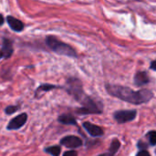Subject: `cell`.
Here are the masks:
<instances>
[{
    "label": "cell",
    "instance_id": "6",
    "mask_svg": "<svg viewBox=\"0 0 156 156\" xmlns=\"http://www.w3.org/2000/svg\"><path fill=\"white\" fill-rule=\"evenodd\" d=\"M83 127L91 136H101L103 134V131L101 127L90 122H84Z\"/></svg>",
    "mask_w": 156,
    "mask_h": 156
},
{
    "label": "cell",
    "instance_id": "2",
    "mask_svg": "<svg viewBox=\"0 0 156 156\" xmlns=\"http://www.w3.org/2000/svg\"><path fill=\"white\" fill-rule=\"evenodd\" d=\"M47 45L55 52L60 54V55H65L69 57H76L77 54L75 50L69 45L58 40L54 37H48L46 39Z\"/></svg>",
    "mask_w": 156,
    "mask_h": 156
},
{
    "label": "cell",
    "instance_id": "5",
    "mask_svg": "<svg viewBox=\"0 0 156 156\" xmlns=\"http://www.w3.org/2000/svg\"><path fill=\"white\" fill-rule=\"evenodd\" d=\"M61 144L68 148H78L81 146L82 141L77 136H66L61 140Z\"/></svg>",
    "mask_w": 156,
    "mask_h": 156
},
{
    "label": "cell",
    "instance_id": "1",
    "mask_svg": "<svg viewBox=\"0 0 156 156\" xmlns=\"http://www.w3.org/2000/svg\"><path fill=\"white\" fill-rule=\"evenodd\" d=\"M108 91L119 99H122L125 101L140 104L143 102H146L151 100L153 94L148 90H143L140 91H133V90L121 86H108Z\"/></svg>",
    "mask_w": 156,
    "mask_h": 156
},
{
    "label": "cell",
    "instance_id": "13",
    "mask_svg": "<svg viewBox=\"0 0 156 156\" xmlns=\"http://www.w3.org/2000/svg\"><path fill=\"white\" fill-rule=\"evenodd\" d=\"M149 141H150V144L152 145H156V132L155 131H153V132H150L149 133Z\"/></svg>",
    "mask_w": 156,
    "mask_h": 156
},
{
    "label": "cell",
    "instance_id": "7",
    "mask_svg": "<svg viewBox=\"0 0 156 156\" xmlns=\"http://www.w3.org/2000/svg\"><path fill=\"white\" fill-rule=\"evenodd\" d=\"M6 20H7V23H8L9 27H10L13 30H15V31H16V32H19V31H22V30H23V28H24V24H23L19 19L15 18L14 16H7Z\"/></svg>",
    "mask_w": 156,
    "mask_h": 156
},
{
    "label": "cell",
    "instance_id": "17",
    "mask_svg": "<svg viewBox=\"0 0 156 156\" xmlns=\"http://www.w3.org/2000/svg\"><path fill=\"white\" fill-rule=\"evenodd\" d=\"M151 69H154V70H156V60L152 62V64H151Z\"/></svg>",
    "mask_w": 156,
    "mask_h": 156
},
{
    "label": "cell",
    "instance_id": "10",
    "mask_svg": "<svg viewBox=\"0 0 156 156\" xmlns=\"http://www.w3.org/2000/svg\"><path fill=\"white\" fill-rule=\"evenodd\" d=\"M120 146H121L120 142H119L118 140H114V141H112V144H111L109 153L103 154H101V155L99 156H113L116 153H117V151L119 150Z\"/></svg>",
    "mask_w": 156,
    "mask_h": 156
},
{
    "label": "cell",
    "instance_id": "3",
    "mask_svg": "<svg viewBox=\"0 0 156 156\" xmlns=\"http://www.w3.org/2000/svg\"><path fill=\"white\" fill-rule=\"evenodd\" d=\"M136 117V111H120L114 114L115 120L119 123H124L133 121Z\"/></svg>",
    "mask_w": 156,
    "mask_h": 156
},
{
    "label": "cell",
    "instance_id": "19",
    "mask_svg": "<svg viewBox=\"0 0 156 156\" xmlns=\"http://www.w3.org/2000/svg\"><path fill=\"white\" fill-rule=\"evenodd\" d=\"M3 57V54H2V52H1V50H0V58Z\"/></svg>",
    "mask_w": 156,
    "mask_h": 156
},
{
    "label": "cell",
    "instance_id": "4",
    "mask_svg": "<svg viewBox=\"0 0 156 156\" xmlns=\"http://www.w3.org/2000/svg\"><path fill=\"white\" fill-rule=\"evenodd\" d=\"M27 119V115L26 113H22V114L15 117L8 123L7 129L8 130H16V129H19L20 127H22L26 123Z\"/></svg>",
    "mask_w": 156,
    "mask_h": 156
},
{
    "label": "cell",
    "instance_id": "16",
    "mask_svg": "<svg viewBox=\"0 0 156 156\" xmlns=\"http://www.w3.org/2000/svg\"><path fill=\"white\" fill-rule=\"evenodd\" d=\"M136 156H151V155H150V154H149L147 151H144H144L139 152Z\"/></svg>",
    "mask_w": 156,
    "mask_h": 156
},
{
    "label": "cell",
    "instance_id": "12",
    "mask_svg": "<svg viewBox=\"0 0 156 156\" xmlns=\"http://www.w3.org/2000/svg\"><path fill=\"white\" fill-rule=\"evenodd\" d=\"M46 152L49 154L53 156H58L60 154V147L58 146H52V147H48L46 149Z\"/></svg>",
    "mask_w": 156,
    "mask_h": 156
},
{
    "label": "cell",
    "instance_id": "8",
    "mask_svg": "<svg viewBox=\"0 0 156 156\" xmlns=\"http://www.w3.org/2000/svg\"><path fill=\"white\" fill-rule=\"evenodd\" d=\"M1 52L3 54V57H5V58H9L12 55L13 46H12V43L9 39H4Z\"/></svg>",
    "mask_w": 156,
    "mask_h": 156
},
{
    "label": "cell",
    "instance_id": "15",
    "mask_svg": "<svg viewBox=\"0 0 156 156\" xmlns=\"http://www.w3.org/2000/svg\"><path fill=\"white\" fill-rule=\"evenodd\" d=\"M63 156H78V154L75 151H69V152H66Z\"/></svg>",
    "mask_w": 156,
    "mask_h": 156
},
{
    "label": "cell",
    "instance_id": "9",
    "mask_svg": "<svg viewBox=\"0 0 156 156\" xmlns=\"http://www.w3.org/2000/svg\"><path fill=\"white\" fill-rule=\"evenodd\" d=\"M148 81H149V78L145 72H143V71L138 72L134 77V82L136 83L137 86L144 85V84L148 83Z\"/></svg>",
    "mask_w": 156,
    "mask_h": 156
},
{
    "label": "cell",
    "instance_id": "11",
    "mask_svg": "<svg viewBox=\"0 0 156 156\" xmlns=\"http://www.w3.org/2000/svg\"><path fill=\"white\" fill-rule=\"evenodd\" d=\"M58 122H60L61 123H64V124H76V121L75 119L70 116V115H61L58 117Z\"/></svg>",
    "mask_w": 156,
    "mask_h": 156
},
{
    "label": "cell",
    "instance_id": "14",
    "mask_svg": "<svg viewBox=\"0 0 156 156\" xmlns=\"http://www.w3.org/2000/svg\"><path fill=\"white\" fill-rule=\"evenodd\" d=\"M17 107H16V106H8L6 109H5V113H7V114H12V113H14L15 112H16L17 111Z\"/></svg>",
    "mask_w": 156,
    "mask_h": 156
},
{
    "label": "cell",
    "instance_id": "18",
    "mask_svg": "<svg viewBox=\"0 0 156 156\" xmlns=\"http://www.w3.org/2000/svg\"><path fill=\"white\" fill-rule=\"evenodd\" d=\"M4 23V17L0 15V26Z\"/></svg>",
    "mask_w": 156,
    "mask_h": 156
}]
</instances>
